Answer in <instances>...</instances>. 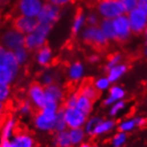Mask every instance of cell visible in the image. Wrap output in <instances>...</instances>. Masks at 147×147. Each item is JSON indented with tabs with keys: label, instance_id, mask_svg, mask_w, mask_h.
Here are the masks:
<instances>
[{
	"label": "cell",
	"instance_id": "d6a6232c",
	"mask_svg": "<svg viewBox=\"0 0 147 147\" xmlns=\"http://www.w3.org/2000/svg\"><path fill=\"white\" fill-rule=\"evenodd\" d=\"M111 82L109 81V79L107 78V76H101L97 78L93 82V85L94 87L96 88V90L98 92L101 91H106L107 90L110 89L111 87Z\"/></svg>",
	"mask_w": 147,
	"mask_h": 147
},
{
	"label": "cell",
	"instance_id": "5bb4252c",
	"mask_svg": "<svg viewBox=\"0 0 147 147\" xmlns=\"http://www.w3.org/2000/svg\"><path fill=\"white\" fill-rule=\"evenodd\" d=\"M38 22L36 18H31L23 15H18L15 17L13 22V26L20 33L28 35L32 33L38 26Z\"/></svg>",
	"mask_w": 147,
	"mask_h": 147
},
{
	"label": "cell",
	"instance_id": "816d5d0a",
	"mask_svg": "<svg viewBox=\"0 0 147 147\" xmlns=\"http://www.w3.org/2000/svg\"><path fill=\"white\" fill-rule=\"evenodd\" d=\"M91 147H98V145H93V146H91Z\"/></svg>",
	"mask_w": 147,
	"mask_h": 147
},
{
	"label": "cell",
	"instance_id": "52a82bcc",
	"mask_svg": "<svg viewBox=\"0 0 147 147\" xmlns=\"http://www.w3.org/2000/svg\"><path fill=\"white\" fill-rule=\"evenodd\" d=\"M81 38L84 43L96 47H103L108 43L107 38L98 25L86 26L81 32Z\"/></svg>",
	"mask_w": 147,
	"mask_h": 147
},
{
	"label": "cell",
	"instance_id": "8992f818",
	"mask_svg": "<svg viewBox=\"0 0 147 147\" xmlns=\"http://www.w3.org/2000/svg\"><path fill=\"white\" fill-rule=\"evenodd\" d=\"M36 143L33 134L18 129L11 139H1L0 147H36Z\"/></svg>",
	"mask_w": 147,
	"mask_h": 147
},
{
	"label": "cell",
	"instance_id": "30bf717a",
	"mask_svg": "<svg viewBox=\"0 0 147 147\" xmlns=\"http://www.w3.org/2000/svg\"><path fill=\"white\" fill-rule=\"evenodd\" d=\"M61 10L59 6L52 5L49 2H45L41 12L36 17L39 24L53 26L60 17Z\"/></svg>",
	"mask_w": 147,
	"mask_h": 147
},
{
	"label": "cell",
	"instance_id": "9a60e30c",
	"mask_svg": "<svg viewBox=\"0 0 147 147\" xmlns=\"http://www.w3.org/2000/svg\"><path fill=\"white\" fill-rule=\"evenodd\" d=\"M18 121L13 115H8L0 127V139H11L18 129Z\"/></svg>",
	"mask_w": 147,
	"mask_h": 147
},
{
	"label": "cell",
	"instance_id": "7c38bea8",
	"mask_svg": "<svg viewBox=\"0 0 147 147\" xmlns=\"http://www.w3.org/2000/svg\"><path fill=\"white\" fill-rule=\"evenodd\" d=\"M45 4V0H18L16 8L19 15L36 18Z\"/></svg>",
	"mask_w": 147,
	"mask_h": 147
},
{
	"label": "cell",
	"instance_id": "4dcf8cb0",
	"mask_svg": "<svg viewBox=\"0 0 147 147\" xmlns=\"http://www.w3.org/2000/svg\"><path fill=\"white\" fill-rule=\"evenodd\" d=\"M108 90H109L108 91V96L113 98L115 101L122 100L126 96L125 90L120 85H116V84L112 85Z\"/></svg>",
	"mask_w": 147,
	"mask_h": 147
},
{
	"label": "cell",
	"instance_id": "484cf974",
	"mask_svg": "<svg viewBox=\"0 0 147 147\" xmlns=\"http://www.w3.org/2000/svg\"><path fill=\"white\" fill-rule=\"evenodd\" d=\"M58 81V75L57 73L51 70H45L39 76L38 81L44 87H47L49 85L53 84V83H59Z\"/></svg>",
	"mask_w": 147,
	"mask_h": 147
},
{
	"label": "cell",
	"instance_id": "7402d4cb",
	"mask_svg": "<svg viewBox=\"0 0 147 147\" xmlns=\"http://www.w3.org/2000/svg\"><path fill=\"white\" fill-rule=\"evenodd\" d=\"M68 133H69V138H70L71 143L73 144V147H75V146L77 147L81 144L84 143L86 136H87L83 128L68 129Z\"/></svg>",
	"mask_w": 147,
	"mask_h": 147
},
{
	"label": "cell",
	"instance_id": "ab89813d",
	"mask_svg": "<svg viewBox=\"0 0 147 147\" xmlns=\"http://www.w3.org/2000/svg\"><path fill=\"white\" fill-rule=\"evenodd\" d=\"M101 18L97 13V12H90L86 14L87 26H98L100 22Z\"/></svg>",
	"mask_w": 147,
	"mask_h": 147
},
{
	"label": "cell",
	"instance_id": "f6af8a7d",
	"mask_svg": "<svg viewBox=\"0 0 147 147\" xmlns=\"http://www.w3.org/2000/svg\"><path fill=\"white\" fill-rule=\"evenodd\" d=\"M138 7L147 13V0H138Z\"/></svg>",
	"mask_w": 147,
	"mask_h": 147
},
{
	"label": "cell",
	"instance_id": "f907efd6",
	"mask_svg": "<svg viewBox=\"0 0 147 147\" xmlns=\"http://www.w3.org/2000/svg\"><path fill=\"white\" fill-rule=\"evenodd\" d=\"M3 121H4V118H1V117H0V127H1V125H2V122H3Z\"/></svg>",
	"mask_w": 147,
	"mask_h": 147
},
{
	"label": "cell",
	"instance_id": "4316f807",
	"mask_svg": "<svg viewBox=\"0 0 147 147\" xmlns=\"http://www.w3.org/2000/svg\"><path fill=\"white\" fill-rule=\"evenodd\" d=\"M80 95L84 96L92 101H95L98 98V94L99 92L96 90V88L94 87L93 84L91 83H84L78 90Z\"/></svg>",
	"mask_w": 147,
	"mask_h": 147
},
{
	"label": "cell",
	"instance_id": "44dd1931",
	"mask_svg": "<svg viewBox=\"0 0 147 147\" xmlns=\"http://www.w3.org/2000/svg\"><path fill=\"white\" fill-rule=\"evenodd\" d=\"M87 26L86 22V14L83 13H78L73 20L71 31L73 35H78Z\"/></svg>",
	"mask_w": 147,
	"mask_h": 147
},
{
	"label": "cell",
	"instance_id": "ffe728a7",
	"mask_svg": "<svg viewBox=\"0 0 147 147\" xmlns=\"http://www.w3.org/2000/svg\"><path fill=\"white\" fill-rule=\"evenodd\" d=\"M52 144L54 147H73V144L71 143L68 129L54 133L53 138H52Z\"/></svg>",
	"mask_w": 147,
	"mask_h": 147
},
{
	"label": "cell",
	"instance_id": "f1b7e54d",
	"mask_svg": "<svg viewBox=\"0 0 147 147\" xmlns=\"http://www.w3.org/2000/svg\"><path fill=\"white\" fill-rule=\"evenodd\" d=\"M36 113L34 107H32V105L30 104V102L28 99L23 100L22 103L19 105L18 107V113L20 117L22 118H29L34 115V113Z\"/></svg>",
	"mask_w": 147,
	"mask_h": 147
},
{
	"label": "cell",
	"instance_id": "e575fe53",
	"mask_svg": "<svg viewBox=\"0 0 147 147\" xmlns=\"http://www.w3.org/2000/svg\"><path fill=\"white\" fill-rule=\"evenodd\" d=\"M12 97L11 85L0 82V101L6 104Z\"/></svg>",
	"mask_w": 147,
	"mask_h": 147
},
{
	"label": "cell",
	"instance_id": "6da1fadb",
	"mask_svg": "<svg viewBox=\"0 0 147 147\" xmlns=\"http://www.w3.org/2000/svg\"><path fill=\"white\" fill-rule=\"evenodd\" d=\"M20 67L13 51L0 45V82L12 85L19 77Z\"/></svg>",
	"mask_w": 147,
	"mask_h": 147
},
{
	"label": "cell",
	"instance_id": "8d00e7d4",
	"mask_svg": "<svg viewBox=\"0 0 147 147\" xmlns=\"http://www.w3.org/2000/svg\"><path fill=\"white\" fill-rule=\"evenodd\" d=\"M127 133L121 131L117 132L113 136L111 141L113 147H122L125 144V143L127 142Z\"/></svg>",
	"mask_w": 147,
	"mask_h": 147
},
{
	"label": "cell",
	"instance_id": "5b68a950",
	"mask_svg": "<svg viewBox=\"0 0 147 147\" xmlns=\"http://www.w3.org/2000/svg\"><path fill=\"white\" fill-rule=\"evenodd\" d=\"M97 13L101 20H111L126 14L120 0H99L97 5Z\"/></svg>",
	"mask_w": 147,
	"mask_h": 147
},
{
	"label": "cell",
	"instance_id": "cb8c5ba5",
	"mask_svg": "<svg viewBox=\"0 0 147 147\" xmlns=\"http://www.w3.org/2000/svg\"><path fill=\"white\" fill-rule=\"evenodd\" d=\"M76 107L89 117L92 112V109H93V101L79 94Z\"/></svg>",
	"mask_w": 147,
	"mask_h": 147
},
{
	"label": "cell",
	"instance_id": "836d02e7",
	"mask_svg": "<svg viewBox=\"0 0 147 147\" xmlns=\"http://www.w3.org/2000/svg\"><path fill=\"white\" fill-rule=\"evenodd\" d=\"M67 123L65 121L64 116H63V113L61 109L59 110V112L57 113V116L55 119V124H54V133H58V132H62L67 130Z\"/></svg>",
	"mask_w": 147,
	"mask_h": 147
},
{
	"label": "cell",
	"instance_id": "277c9868",
	"mask_svg": "<svg viewBox=\"0 0 147 147\" xmlns=\"http://www.w3.org/2000/svg\"><path fill=\"white\" fill-rule=\"evenodd\" d=\"M57 113L45 109L36 111L31 119L33 127L41 133H54V124Z\"/></svg>",
	"mask_w": 147,
	"mask_h": 147
},
{
	"label": "cell",
	"instance_id": "f546056e",
	"mask_svg": "<svg viewBox=\"0 0 147 147\" xmlns=\"http://www.w3.org/2000/svg\"><path fill=\"white\" fill-rule=\"evenodd\" d=\"M13 53H14V56L19 63V65L20 67H23L25 66L28 61V59H29V53L30 51L25 47H20L19 49H16L15 51H13Z\"/></svg>",
	"mask_w": 147,
	"mask_h": 147
},
{
	"label": "cell",
	"instance_id": "7dc6e473",
	"mask_svg": "<svg viewBox=\"0 0 147 147\" xmlns=\"http://www.w3.org/2000/svg\"><path fill=\"white\" fill-rule=\"evenodd\" d=\"M6 104L3 103L2 101H0V117L4 118L5 114V111H6Z\"/></svg>",
	"mask_w": 147,
	"mask_h": 147
},
{
	"label": "cell",
	"instance_id": "2e32d148",
	"mask_svg": "<svg viewBox=\"0 0 147 147\" xmlns=\"http://www.w3.org/2000/svg\"><path fill=\"white\" fill-rule=\"evenodd\" d=\"M45 98L46 100H52L58 102L59 104H63L66 98L65 90L59 83H53V84L45 87Z\"/></svg>",
	"mask_w": 147,
	"mask_h": 147
},
{
	"label": "cell",
	"instance_id": "60d3db41",
	"mask_svg": "<svg viewBox=\"0 0 147 147\" xmlns=\"http://www.w3.org/2000/svg\"><path fill=\"white\" fill-rule=\"evenodd\" d=\"M122 7L125 10V13H128L135 8L138 7V0H120Z\"/></svg>",
	"mask_w": 147,
	"mask_h": 147
},
{
	"label": "cell",
	"instance_id": "ba28073f",
	"mask_svg": "<svg viewBox=\"0 0 147 147\" xmlns=\"http://www.w3.org/2000/svg\"><path fill=\"white\" fill-rule=\"evenodd\" d=\"M27 99L32 105L36 112L41 110L46 101L45 87L37 81L31 82L28 88Z\"/></svg>",
	"mask_w": 147,
	"mask_h": 147
},
{
	"label": "cell",
	"instance_id": "83f0119b",
	"mask_svg": "<svg viewBox=\"0 0 147 147\" xmlns=\"http://www.w3.org/2000/svg\"><path fill=\"white\" fill-rule=\"evenodd\" d=\"M98 26L108 41L115 40L114 29L113 26V22L111 20H101Z\"/></svg>",
	"mask_w": 147,
	"mask_h": 147
},
{
	"label": "cell",
	"instance_id": "d590c367",
	"mask_svg": "<svg viewBox=\"0 0 147 147\" xmlns=\"http://www.w3.org/2000/svg\"><path fill=\"white\" fill-rule=\"evenodd\" d=\"M79 97V92L78 91H73L68 93L67 95H66V98L63 102V106L64 107H76L77 99Z\"/></svg>",
	"mask_w": 147,
	"mask_h": 147
},
{
	"label": "cell",
	"instance_id": "ac0fdd59",
	"mask_svg": "<svg viewBox=\"0 0 147 147\" xmlns=\"http://www.w3.org/2000/svg\"><path fill=\"white\" fill-rule=\"evenodd\" d=\"M53 59L52 51L48 45H44L36 51V61L40 67H47L51 65Z\"/></svg>",
	"mask_w": 147,
	"mask_h": 147
},
{
	"label": "cell",
	"instance_id": "c3c4849f",
	"mask_svg": "<svg viewBox=\"0 0 147 147\" xmlns=\"http://www.w3.org/2000/svg\"><path fill=\"white\" fill-rule=\"evenodd\" d=\"M144 55L147 57V29L144 31Z\"/></svg>",
	"mask_w": 147,
	"mask_h": 147
},
{
	"label": "cell",
	"instance_id": "681fc988",
	"mask_svg": "<svg viewBox=\"0 0 147 147\" xmlns=\"http://www.w3.org/2000/svg\"><path fill=\"white\" fill-rule=\"evenodd\" d=\"M77 147H91V145H90V144H89V143H82V144H81L79 146H77Z\"/></svg>",
	"mask_w": 147,
	"mask_h": 147
},
{
	"label": "cell",
	"instance_id": "ee69618b",
	"mask_svg": "<svg viewBox=\"0 0 147 147\" xmlns=\"http://www.w3.org/2000/svg\"><path fill=\"white\" fill-rule=\"evenodd\" d=\"M89 62L91 63V64H96L100 60V56L97 53H93L91 55L89 56Z\"/></svg>",
	"mask_w": 147,
	"mask_h": 147
},
{
	"label": "cell",
	"instance_id": "8fae6325",
	"mask_svg": "<svg viewBox=\"0 0 147 147\" xmlns=\"http://www.w3.org/2000/svg\"><path fill=\"white\" fill-rule=\"evenodd\" d=\"M129 19L132 33L142 34L147 29V13L138 7L126 13Z\"/></svg>",
	"mask_w": 147,
	"mask_h": 147
},
{
	"label": "cell",
	"instance_id": "7bdbcfd3",
	"mask_svg": "<svg viewBox=\"0 0 147 147\" xmlns=\"http://www.w3.org/2000/svg\"><path fill=\"white\" fill-rule=\"evenodd\" d=\"M135 119H136V125H138V127H143V126L146 125L147 123V120L144 117H141V116H135Z\"/></svg>",
	"mask_w": 147,
	"mask_h": 147
},
{
	"label": "cell",
	"instance_id": "74e56055",
	"mask_svg": "<svg viewBox=\"0 0 147 147\" xmlns=\"http://www.w3.org/2000/svg\"><path fill=\"white\" fill-rule=\"evenodd\" d=\"M125 107H126V102L123 99L116 101L110 107V110H109L110 116H112V117L116 116V115L118 113H120Z\"/></svg>",
	"mask_w": 147,
	"mask_h": 147
},
{
	"label": "cell",
	"instance_id": "e0dca14e",
	"mask_svg": "<svg viewBox=\"0 0 147 147\" xmlns=\"http://www.w3.org/2000/svg\"><path fill=\"white\" fill-rule=\"evenodd\" d=\"M67 78L73 82H80L85 75V67L80 61L73 62L67 71Z\"/></svg>",
	"mask_w": 147,
	"mask_h": 147
},
{
	"label": "cell",
	"instance_id": "f35d334b",
	"mask_svg": "<svg viewBox=\"0 0 147 147\" xmlns=\"http://www.w3.org/2000/svg\"><path fill=\"white\" fill-rule=\"evenodd\" d=\"M122 55L120 54V53H115L113 55H112L107 61L106 63V69L107 71L109 70L110 68L117 66L119 64H121V63L122 62Z\"/></svg>",
	"mask_w": 147,
	"mask_h": 147
},
{
	"label": "cell",
	"instance_id": "4fadbf2b",
	"mask_svg": "<svg viewBox=\"0 0 147 147\" xmlns=\"http://www.w3.org/2000/svg\"><path fill=\"white\" fill-rule=\"evenodd\" d=\"M112 22L114 29L115 40L120 42L127 41L132 35V30L127 14H122L113 19Z\"/></svg>",
	"mask_w": 147,
	"mask_h": 147
},
{
	"label": "cell",
	"instance_id": "9c48e42d",
	"mask_svg": "<svg viewBox=\"0 0 147 147\" xmlns=\"http://www.w3.org/2000/svg\"><path fill=\"white\" fill-rule=\"evenodd\" d=\"M61 111L64 116L65 121L67 123V129H77L83 128L88 116L76 107H61Z\"/></svg>",
	"mask_w": 147,
	"mask_h": 147
},
{
	"label": "cell",
	"instance_id": "3957f363",
	"mask_svg": "<svg viewBox=\"0 0 147 147\" xmlns=\"http://www.w3.org/2000/svg\"><path fill=\"white\" fill-rule=\"evenodd\" d=\"M52 26L38 24L36 28L32 33L25 36V44L24 46L29 51H37L41 47L45 45V42L48 35L50 34Z\"/></svg>",
	"mask_w": 147,
	"mask_h": 147
},
{
	"label": "cell",
	"instance_id": "1f68e13d",
	"mask_svg": "<svg viewBox=\"0 0 147 147\" xmlns=\"http://www.w3.org/2000/svg\"><path fill=\"white\" fill-rule=\"evenodd\" d=\"M136 127H138V125H136V121L135 117L123 120L122 121H121L118 124V129H119V131L125 132V133H128L129 131H132Z\"/></svg>",
	"mask_w": 147,
	"mask_h": 147
},
{
	"label": "cell",
	"instance_id": "d4e9b609",
	"mask_svg": "<svg viewBox=\"0 0 147 147\" xmlns=\"http://www.w3.org/2000/svg\"><path fill=\"white\" fill-rule=\"evenodd\" d=\"M102 121V117L98 116V115H93V116L88 117L84 126H83V129H84L86 135L89 136H94V132Z\"/></svg>",
	"mask_w": 147,
	"mask_h": 147
},
{
	"label": "cell",
	"instance_id": "d6986e66",
	"mask_svg": "<svg viewBox=\"0 0 147 147\" xmlns=\"http://www.w3.org/2000/svg\"><path fill=\"white\" fill-rule=\"evenodd\" d=\"M128 71V66L125 63H121V64L115 66L109 70H107V78L111 82V83L117 82Z\"/></svg>",
	"mask_w": 147,
	"mask_h": 147
},
{
	"label": "cell",
	"instance_id": "7a4b0ae2",
	"mask_svg": "<svg viewBox=\"0 0 147 147\" xmlns=\"http://www.w3.org/2000/svg\"><path fill=\"white\" fill-rule=\"evenodd\" d=\"M25 35L20 33L13 26L4 28L0 30V45L9 51H15L23 47Z\"/></svg>",
	"mask_w": 147,
	"mask_h": 147
},
{
	"label": "cell",
	"instance_id": "603a6c76",
	"mask_svg": "<svg viewBox=\"0 0 147 147\" xmlns=\"http://www.w3.org/2000/svg\"><path fill=\"white\" fill-rule=\"evenodd\" d=\"M116 126V122L113 119L103 120L97 127L95 132H94V136H99L110 133L113 130V129Z\"/></svg>",
	"mask_w": 147,
	"mask_h": 147
},
{
	"label": "cell",
	"instance_id": "b9f144b4",
	"mask_svg": "<svg viewBox=\"0 0 147 147\" xmlns=\"http://www.w3.org/2000/svg\"><path fill=\"white\" fill-rule=\"evenodd\" d=\"M73 0H47V2L52 4V5H55L57 6H64L68 5L69 3H71Z\"/></svg>",
	"mask_w": 147,
	"mask_h": 147
},
{
	"label": "cell",
	"instance_id": "bcb514c9",
	"mask_svg": "<svg viewBox=\"0 0 147 147\" xmlns=\"http://www.w3.org/2000/svg\"><path fill=\"white\" fill-rule=\"evenodd\" d=\"M115 102H116V101H115L113 98H111L110 96H107L106 98L103 100V105H104V106H106V107H111L113 103H115Z\"/></svg>",
	"mask_w": 147,
	"mask_h": 147
}]
</instances>
